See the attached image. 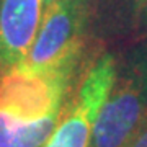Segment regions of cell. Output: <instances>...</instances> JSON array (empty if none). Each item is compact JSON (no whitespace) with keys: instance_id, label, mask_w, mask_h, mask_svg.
Returning <instances> with one entry per match:
<instances>
[{"instance_id":"cell-1","label":"cell","mask_w":147,"mask_h":147,"mask_svg":"<svg viewBox=\"0 0 147 147\" xmlns=\"http://www.w3.org/2000/svg\"><path fill=\"white\" fill-rule=\"evenodd\" d=\"M147 116V38L124 56L93 126L90 147H127Z\"/></svg>"},{"instance_id":"cell-10","label":"cell","mask_w":147,"mask_h":147,"mask_svg":"<svg viewBox=\"0 0 147 147\" xmlns=\"http://www.w3.org/2000/svg\"><path fill=\"white\" fill-rule=\"evenodd\" d=\"M0 74H2V69H0Z\"/></svg>"},{"instance_id":"cell-5","label":"cell","mask_w":147,"mask_h":147,"mask_svg":"<svg viewBox=\"0 0 147 147\" xmlns=\"http://www.w3.org/2000/svg\"><path fill=\"white\" fill-rule=\"evenodd\" d=\"M42 0H0V69L20 65L39 30Z\"/></svg>"},{"instance_id":"cell-6","label":"cell","mask_w":147,"mask_h":147,"mask_svg":"<svg viewBox=\"0 0 147 147\" xmlns=\"http://www.w3.org/2000/svg\"><path fill=\"white\" fill-rule=\"evenodd\" d=\"M62 111L36 121H21L0 111V147H42L56 129Z\"/></svg>"},{"instance_id":"cell-3","label":"cell","mask_w":147,"mask_h":147,"mask_svg":"<svg viewBox=\"0 0 147 147\" xmlns=\"http://www.w3.org/2000/svg\"><path fill=\"white\" fill-rule=\"evenodd\" d=\"M88 7V0H59L47 7L34 42L21 65L51 69L79 57Z\"/></svg>"},{"instance_id":"cell-2","label":"cell","mask_w":147,"mask_h":147,"mask_svg":"<svg viewBox=\"0 0 147 147\" xmlns=\"http://www.w3.org/2000/svg\"><path fill=\"white\" fill-rule=\"evenodd\" d=\"M77 59L51 69L15 65L0 74V111L21 121H36L62 111Z\"/></svg>"},{"instance_id":"cell-8","label":"cell","mask_w":147,"mask_h":147,"mask_svg":"<svg viewBox=\"0 0 147 147\" xmlns=\"http://www.w3.org/2000/svg\"><path fill=\"white\" fill-rule=\"evenodd\" d=\"M142 16H146L147 20V0H142Z\"/></svg>"},{"instance_id":"cell-7","label":"cell","mask_w":147,"mask_h":147,"mask_svg":"<svg viewBox=\"0 0 147 147\" xmlns=\"http://www.w3.org/2000/svg\"><path fill=\"white\" fill-rule=\"evenodd\" d=\"M127 147H147V116L144 118L141 127L137 129L136 136L132 137Z\"/></svg>"},{"instance_id":"cell-9","label":"cell","mask_w":147,"mask_h":147,"mask_svg":"<svg viewBox=\"0 0 147 147\" xmlns=\"http://www.w3.org/2000/svg\"><path fill=\"white\" fill-rule=\"evenodd\" d=\"M44 2V10H46L47 7H51V5H54L56 2H59V0H42Z\"/></svg>"},{"instance_id":"cell-4","label":"cell","mask_w":147,"mask_h":147,"mask_svg":"<svg viewBox=\"0 0 147 147\" xmlns=\"http://www.w3.org/2000/svg\"><path fill=\"white\" fill-rule=\"evenodd\" d=\"M116 77V64L111 54L92 65L79 87L75 98L61 115L56 129L42 147H90L93 126Z\"/></svg>"}]
</instances>
